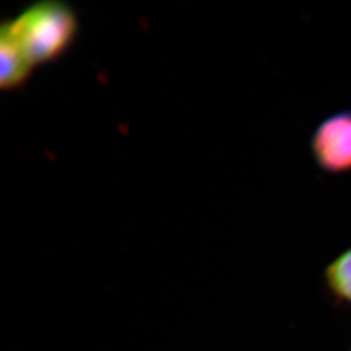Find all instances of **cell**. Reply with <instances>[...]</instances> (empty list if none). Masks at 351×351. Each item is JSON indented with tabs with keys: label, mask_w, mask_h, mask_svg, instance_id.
<instances>
[{
	"label": "cell",
	"mask_w": 351,
	"mask_h": 351,
	"mask_svg": "<svg viewBox=\"0 0 351 351\" xmlns=\"http://www.w3.org/2000/svg\"><path fill=\"white\" fill-rule=\"evenodd\" d=\"M1 30L37 67L58 60L70 49L77 36L79 21L67 3L43 0L5 22Z\"/></svg>",
	"instance_id": "cell-1"
},
{
	"label": "cell",
	"mask_w": 351,
	"mask_h": 351,
	"mask_svg": "<svg viewBox=\"0 0 351 351\" xmlns=\"http://www.w3.org/2000/svg\"><path fill=\"white\" fill-rule=\"evenodd\" d=\"M311 150L324 172L340 174L351 171V110L324 119L315 130Z\"/></svg>",
	"instance_id": "cell-2"
},
{
	"label": "cell",
	"mask_w": 351,
	"mask_h": 351,
	"mask_svg": "<svg viewBox=\"0 0 351 351\" xmlns=\"http://www.w3.org/2000/svg\"><path fill=\"white\" fill-rule=\"evenodd\" d=\"M0 86L3 90H15L27 82L36 67L14 40L0 31Z\"/></svg>",
	"instance_id": "cell-3"
},
{
	"label": "cell",
	"mask_w": 351,
	"mask_h": 351,
	"mask_svg": "<svg viewBox=\"0 0 351 351\" xmlns=\"http://www.w3.org/2000/svg\"><path fill=\"white\" fill-rule=\"evenodd\" d=\"M324 282L337 300L351 306V247L326 266Z\"/></svg>",
	"instance_id": "cell-4"
}]
</instances>
